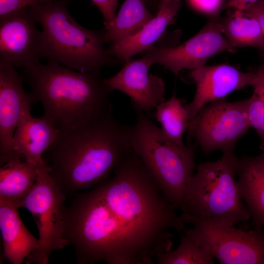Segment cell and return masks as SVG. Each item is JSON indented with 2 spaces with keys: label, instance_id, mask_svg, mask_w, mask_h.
Instances as JSON below:
<instances>
[{
  "label": "cell",
  "instance_id": "cell-1",
  "mask_svg": "<svg viewBox=\"0 0 264 264\" xmlns=\"http://www.w3.org/2000/svg\"><path fill=\"white\" fill-rule=\"evenodd\" d=\"M120 224L134 264H153L172 250L173 234L186 222L165 198L138 156L131 150L110 179L95 186Z\"/></svg>",
  "mask_w": 264,
  "mask_h": 264
},
{
  "label": "cell",
  "instance_id": "cell-2",
  "mask_svg": "<svg viewBox=\"0 0 264 264\" xmlns=\"http://www.w3.org/2000/svg\"><path fill=\"white\" fill-rule=\"evenodd\" d=\"M132 126L115 119L112 109L61 133L43 155L50 176L66 196L107 180L132 149Z\"/></svg>",
  "mask_w": 264,
  "mask_h": 264
},
{
  "label": "cell",
  "instance_id": "cell-3",
  "mask_svg": "<svg viewBox=\"0 0 264 264\" xmlns=\"http://www.w3.org/2000/svg\"><path fill=\"white\" fill-rule=\"evenodd\" d=\"M22 71L31 94L42 104L43 116L61 133L88 124L112 109V91L100 72L79 71L52 62H39Z\"/></svg>",
  "mask_w": 264,
  "mask_h": 264
},
{
  "label": "cell",
  "instance_id": "cell-4",
  "mask_svg": "<svg viewBox=\"0 0 264 264\" xmlns=\"http://www.w3.org/2000/svg\"><path fill=\"white\" fill-rule=\"evenodd\" d=\"M29 8L42 28L41 59L84 72H100L122 63L105 47L104 30H90L79 24L65 1L52 0Z\"/></svg>",
  "mask_w": 264,
  "mask_h": 264
},
{
  "label": "cell",
  "instance_id": "cell-5",
  "mask_svg": "<svg viewBox=\"0 0 264 264\" xmlns=\"http://www.w3.org/2000/svg\"><path fill=\"white\" fill-rule=\"evenodd\" d=\"M66 225L78 263L132 264L120 224L96 186L78 193L66 207Z\"/></svg>",
  "mask_w": 264,
  "mask_h": 264
},
{
  "label": "cell",
  "instance_id": "cell-6",
  "mask_svg": "<svg viewBox=\"0 0 264 264\" xmlns=\"http://www.w3.org/2000/svg\"><path fill=\"white\" fill-rule=\"evenodd\" d=\"M238 160L233 152L223 153L219 159L198 165L181 209L185 222L195 219L234 225L251 218L235 180Z\"/></svg>",
  "mask_w": 264,
  "mask_h": 264
},
{
  "label": "cell",
  "instance_id": "cell-7",
  "mask_svg": "<svg viewBox=\"0 0 264 264\" xmlns=\"http://www.w3.org/2000/svg\"><path fill=\"white\" fill-rule=\"evenodd\" d=\"M131 146L157 182L168 201L181 209L187 187L196 167L195 147L172 141L147 114L134 108Z\"/></svg>",
  "mask_w": 264,
  "mask_h": 264
},
{
  "label": "cell",
  "instance_id": "cell-8",
  "mask_svg": "<svg viewBox=\"0 0 264 264\" xmlns=\"http://www.w3.org/2000/svg\"><path fill=\"white\" fill-rule=\"evenodd\" d=\"M48 171L47 165L38 168L35 184L21 205L32 214L39 232L38 247L25 259L27 264H48L53 252L69 244L65 204L66 196Z\"/></svg>",
  "mask_w": 264,
  "mask_h": 264
},
{
  "label": "cell",
  "instance_id": "cell-9",
  "mask_svg": "<svg viewBox=\"0 0 264 264\" xmlns=\"http://www.w3.org/2000/svg\"><path fill=\"white\" fill-rule=\"evenodd\" d=\"M248 102L249 98L235 102L222 99L206 105L190 121L188 140L194 139L206 154L217 150L233 152L238 141L251 128Z\"/></svg>",
  "mask_w": 264,
  "mask_h": 264
},
{
  "label": "cell",
  "instance_id": "cell-10",
  "mask_svg": "<svg viewBox=\"0 0 264 264\" xmlns=\"http://www.w3.org/2000/svg\"><path fill=\"white\" fill-rule=\"evenodd\" d=\"M193 228L221 264H264V234L220 222L189 219Z\"/></svg>",
  "mask_w": 264,
  "mask_h": 264
},
{
  "label": "cell",
  "instance_id": "cell-11",
  "mask_svg": "<svg viewBox=\"0 0 264 264\" xmlns=\"http://www.w3.org/2000/svg\"><path fill=\"white\" fill-rule=\"evenodd\" d=\"M220 20L219 18L211 20L198 34L178 46H153L142 52V56L177 75L182 70H192L205 66L211 57L219 53H234L237 48L223 36Z\"/></svg>",
  "mask_w": 264,
  "mask_h": 264
},
{
  "label": "cell",
  "instance_id": "cell-12",
  "mask_svg": "<svg viewBox=\"0 0 264 264\" xmlns=\"http://www.w3.org/2000/svg\"><path fill=\"white\" fill-rule=\"evenodd\" d=\"M29 7L0 17V62L22 69L40 62L42 32Z\"/></svg>",
  "mask_w": 264,
  "mask_h": 264
},
{
  "label": "cell",
  "instance_id": "cell-13",
  "mask_svg": "<svg viewBox=\"0 0 264 264\" xmlns=\"http://www.w3.org/2000/svg\"><path fill=\"white\" fill-rule=\"evenodd\" d=\"M154 65L147 57L129 59L117 73L104 79V83L112 91L118 90L131 99L133 108L146 114L155 110L165 101V85L159 77L149 73Z\"/></svg>",
  "mask_w": 264,
  "mask_h": 264
},
{
  "label": "cell",
  "instance_id": "cell-14",
  "mask_svg": "<svg viewBox=\"0 0 264 264\" xmlns=\"http://www.w3.org/2000/svg\"><path fill=\"white\" fill-rule=\"evenodd\" d=\"M190 78L196 85L192 101L186 104L190 121L206 105L224 99L231 92L252 86L255 73L243 72L226 64L204 66L192 70Z\"/></svg>",
  "mask_w": 264,
  "mask_h": 264
},
{
  "label": "cell",
  "instance_id": "cell-15",
  "mask_svg": "<svg viewBox=\"0 0 264 264\" xmlns=\"http://www.w3.org/2000/svg\"><path fill=\"white\" fill-rule=\"evenodd\" d=\"M33 103H28L23 110L10 143L9 153L0 159L14 155L38 167L47 165L43 155L61 132L44 116L35 118L31 115Z\"/></svg>",
  "mask_w": 264,
  "mask_h": 264
},
{
  "label": "cell",
  "instance_id": "cell-16",
  "mask_svg": "<svg viewBox=\"0 0 264 264\" xmlns=\"http://www.w3.org/2000/svg\"><path fill=\"white\" fill-rule=\"evenodd\" d=\"M36 100L23 88L22 78L15 67L0 62V157L7 155L25 106Z\"/></svg>",
  "mask_w": 264,
  "mask_h": 264
},
{
  "label": "cell",
  "instance_id": "cell-17",
  "mask_svg": "<svg viewBox=\"0 0 264 264\" xmlns=\"http://www.w3.org/2000/svg\"><path fill=\"white\" fill-rule=\"evenodd\" d=\"M236 174L240 196L259 228L264 225V151L256 156L238 158Z\"/></svg>",
  "mask_w": 264,
  "mask_h": 264
},
{
  "label": "cell",
  "instance_id": "cell-18",
  "mask_svg": "<svg viewBox=\"0 0 264 264\" xmlns=\"http://www.w3.org/2000/svg\"><path fill=\"white\" fill-rule=\"evenodd\" d=\"M19 208L0 200V229L3 255L11 264H21L38 247L39 240L24 226Z\"/></svg>",
  "mask_w": 264,
  "mask_h": 264
},
{
  "label": "cell",
  "instance_id": "cell-19",
  "mask_svg": "<svg viewBox=\"0 0 264 264\" xmlns=\"http://www.w3.org/2000/svg\"><path fill=\"white\" fill-rule=\"evenodd\" d=\"M180 7L179 0L158 10L155 17L136 32L120 41L111 43L108 48L109 54L123 63L154 46Z\"/></svg>",
  "mask_w": 264,
  "mask_h": 264
},
{
  "label": "cell",
  "instance_id": "cell-20",
  "mask_svg": "<svg viewBox=\"0 0 264 264\" xmlns=\"http://www.w3.org/2000/svg\"><path fill=\"white\" fill-rule=\"evenodd\" d=\"M0 200L21 208L35 184L39 167L17 155L0 161Z\"/></svg>",
  "mask_w": 264,
  "mask_h": 264
},
{
  "label": "cell",
  "instance_id": "cell-21",
  "mask_svg": "<svg viewBox=\"0 0 264 264\" xmlns=\"http://www.w3.org/2000/svg\"><path fill=\"white\" fill-rule=\"evenodd\" d=\"M154 17L145 0H125L113 22L104 27L105 43L120 41L133 34Z\"/></svg>",
  "mask_w": 264,
  "mask_h": 264
},
{
  "label": "cell",
  "instance_id": "cell-22",
  "mask_svg": "<svg viewBox=\"0 0 264 264\" xmlns=\"http://www.w3.org/2000/svg\"><path fill=\"white\" fill-rule=\"evenodd\" d=\"M214 259L208 246L193 227L185 229L175 250L161 253L155 258L159 264H212Z\"/></svg>",
  "mask_w": 264,
  "mask_h": 264
},
{
  "label": "cell",
  "instance_id": "cell-23",
  "mask_svg": "<svg viewBox=\"0 0 264 264\" xmlns=\"http://www.w3.org/2000/svg\"><path fill=\"white\" fill-rule=\"evenodd\" d=\"M220 29L235 47H255L264 49V38L259 22L239 10L220 20Z\"/></svg>",
  "mask_w": 264,
  "mask_h": 264
},
{
  "label": "cell",
  "instance_id": "cell-24",
  "mask_svg": "<svg viewBox=\"0 0 264 264\" xmlns=\"http://www.w3.org/2000/svg\"><path fill=\"white\" fill-rule=\"evenodd\" d=\"M155 117L161 125V129L173 142L184 145L183 137L187 132L190 118L184 101L176 93L167 100L160 103L155 109Z\"/></svg>",
  "mask_w": 264,
  "mask_h": 264
},
{
  "label": "cell",
  "instance_id": "cell-25",
  "mask_svg": "<svg viewBox=\"0 0 264 264\" xmlns=\"http://www.w3.org/2000/svg\"><path fill=\"white\" fill-rule=\"evenodd\" d=\"M255 73L252 86L253 92L249 98L248 113L251 128L257 133L260 141V149L264 151V64Z\"/></svg>",
  "mask_w": 264,
  "mask_h": 264
},
{
  "label": "cell",
  "instance_id": "cell-26",
  "mask_svg": "<svg viewBox=\"0 0 264 264\" xmlns=\"http://www.w3.org/2000/svg\"><path fill=\"white\" fill-rule=\"evenodd\" d=\"M52 0H0V17L19 10L46 3Z\"/></svg>",
  "mask_w": 264,
  "mask_h": 264
},
{
  "label": "cell",
  "instance_id": "cell-27",
  "mask_svg": "<svg viewBox=\"0 0 264 264\" xmlns=\"http://www.w3.org/2000/svg\"><path fill=\"white\" fill-rule=\"evenodd\" d=\"M98 8L102 13L104 22V27L110 25L116 16L118 0H91Z\"/></svg>",
  "mask_w": 264,
  "mask_h": 264
},
{
  "label": "cell",
  "instance_id": "cell-28",
  "mask_svg": "<svg viewBox=\"0 0 264 264\" xmlns=\"http://www.w3.org/2000/svg\"><path fill=\"white\" fill-rule=\"evenodd\" d=\"M242 12L244 15L254 18L259 22L264 38V6L261 0Z\"/></svg>",
  "mask_w": 264,
  "mask_h": 264
},
{
  "label": "cell",
  "instance_id": "cell-29",
  "mask_svg": "<svg viewBox=\"0 0 264 264\" xmlns=\"http://www.w3.org/2000/svg\"><path fill=\"white\" fill-rule=\"evenodd\" d=\"M222 0H188L197 9L207 13H215L219 8Z\"/></svg>",
  "mask_w": 264,
  "mask_h": 264
},
{
  "label": "cell",
  "instance_id": "cell-30",
  "mask_svg": "<svg viewBox=\"0 0 264 264\" xmlns=\"http://www.w3.org/2000/svg\"><path fill=\"white\" fill-rule=\"evenodd\" d=\"M259 0H229L226 6L227 8L243 11Z\"/></svg>",
  "mask_w": 264,
  "mask_h": 264
},
{
  "label": "cell",
  "instance_id": "cell-31",
  "mask_svg": "<svg viewBox=\"0 0 264 264\" xmlns=\"http://www.w3.org/2000/svg\"><path fill=\"white\" fill-rule=\"evenodd\" d=\"M180 0H159L158 11L163 9L175 2Z\"/></svg>",
  "mask_w": 264,
  "mask_h": 264
},
{
  "label": "cell",
  "instance_id": "cell-32",
  "mask_svg": "<svg viewBox=\"0 0 264 264\" xmlns=\"http://www.w3.org/2000/svg\"><path fill=\"white\" fill-rule=\"evenodd\" d=\"M145 0L146 1H148L149 3H152L154 1V0Z\"/></svg>",
  "mask_w": 264,
  "mask_h": 264
},
{
  "label": "cell",
  "instance_id": "cell-33",
  "mask_svg": "<svg viewBox=\"0 0 264 264\" xmlns=\"http://www.w3.org/2000/svg\"><path fill=\"white\" fill-rule=\"evenodd\" d=\"M261 0V1L262 2V3L263 6H264V0Z\"/></svg>",
  "mask_w": 264,
  "mask_h": 264
}]
</instances>
